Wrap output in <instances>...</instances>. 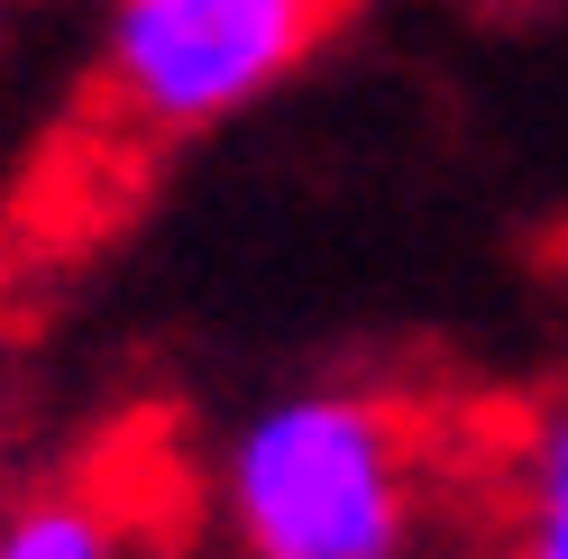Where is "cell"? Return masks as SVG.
<instances>
[{
  "label": "cell",
  "instance_id": "6da1fadb",
  "mask_svg": "<svg viewBox=\"0 0 568 559\" xmlns=\"http://www.w3.org/2000/svg\"><path fill=\"white\" fill-rule=\"evenodd\" d=\"M211 505L230 559H422L432 459L385 395L294 386L221 440Z\"/></svg>",
  "mask_w": 568,
  "mask_h": 559
},
{
  "label": "cell",
  "instance_id": "7a4b0ae2",
  "mask_svg": "<svg viewBox=\"0 0 568 559\" xmlns=\"http://www.w3.org/2000/svg\"><path fill=\"white\" fill-rule=\"evenodd\" d=\"M339 0H111L101 19V92L138 129L193 138L266 101L322 47Z\"/></svg>",
  "mask_w": 568,
  "mask_h": 559
},
{
  "label": "cell",
  "instance_id": "3957f363",
  "mask_svg": "<svg viewBox=\"0 0 568 559\" xmlns=\"http://www.w3.org/2000/svg\"><path fill=\"white\" fill-rule=\"evenodd\" d=\"M505 559H568V395L541 404L505 468Z\"/></svg>",
  "mask_w": 568,
  "mask_h": 559
},
{
  "label": "cell",
  "instance_id": "277c9868",
  "mask_svg": "<svg viewBox=\"0 0 568 559\" xmlns=\"http://www.w3.org/2000/svg\"><path fill=\"white\" fill-rule=\"evenodd\" d=\"M0 559H120V514L64 486V496H28L0 522Z\"/></svg>",
  "mask_w": 568,
  "mask_h": 559
}]
</instances>
